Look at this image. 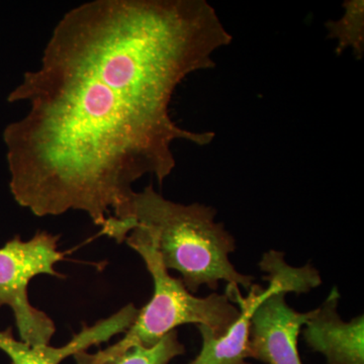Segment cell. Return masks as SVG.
Wrapping results in <instances>:
<instances>
[{
    "instance_id": "cell-1",
    "label": "cell",
    "mask_w": 364,
    "mask_h": 364,
    "mask_svg": "<svg viewBox=\"0 0 364 364\" xmlns=\"http://www.w3.org/2000/svg\"><path fill=\"white\" fill-rule=\"evenodd\" d=\"M232 39L205 0H93L64 14L7 97L28 104L4 132L16 202L37 217L121 220L133 183L152 174L162 184L176 168L174 141L214 140L181 128L170 104Z\"/></svg>"
},
{
    "instance_id": "cell-2",
    "label": "cell",
    "mask_w": 364,
    "mask_h": 364,
    "mask_svg": "<svg viewBox=\"0 0 364 364\" xmlns=\"http://www.w3.org/2000/svg\"><path fill=\"white\" fill-rule=\"evenodd\" d=\"M215 215L210 205L166 200L150 184L134 193L123 220H107L100 234L122 243L136 231L154 247L163 267L181 273L191 294L202 286L215 291L221 280L249 289L253 277L235 269L229 259L236 249L234 237Z\"/></svg>"
},
{
    "instance_id": "cell-3",
    "label": "cell",
    "mask_w": 364,
    "mask_h": 364,
    "mask_svg": "<svg viewBox=\"0 0 364 364\" xmlns=\"http://www.w3.org/2000/svg\"><path fill=\"white\" fill-rule=\"evenodd\" d=\"M124 242L143 258L152 275L154 294L149 303L139 310L138 317L123 339L97 353H76L73 356L76 363L109 364L136 345L154 346L181 325L205 326L220 337L236 322L240 311L226 294L214 293L207 298L193 296L181 279L169 274L156 250L140 234L131 231Z\"/></svg>"
},
{
    "instance_id": "cell-4",
    "label": "cell",
    "mask_w": 364,
    "mask_h": 364,
    "mask_svg": "<svg viewBox=\"0 0 364 364\" xmlns=\"http://www.w3.org/2000/svg\"><path fill=\"white\" fill-rule=\"evenodd\" d=\"M59 239V235L38 232L30 240L16 236L0 247V308L11 309L25 343L49 345L56 332L52 318L30 303L28 289L37 275L65 279L54 268L65 260V253L58 250Z\"/></svg>"
},
{
    "instance_id": "cell-5",
    "label": "cell",
    "mask_w": 364,
    "mask_h": 364,
    "mask_svg": "<svg viewBox=\"0 0 364 364\" xmlns=\"http://www.w3.org/2000/svg\"><path fill=\"white\" fill-rule=\"evenodd\" d=\"M284 253L270 250L259 262L264 277L269 282L267 289L252 284L247 296H242L238 286L228 284L227 298L238 305L240 316L228 331L217 337L205 326H198L202 335L203 347L200 354L188 364H248V340L250 320L258 305L275 291L308 293L322 284L320 273L310 264L301 268L291 267L284 260Z\"/></svg>"
},
{
    "instance_id": "cell-6",
    "label": "cell",
    "mask_w": 364,
    "mask_h": 364,
    "mask_svg": "<svg viewBox=\"0 0 364 364\" xmlns=\"http://www.w3.org/2000/svg\"><path fill=\"white\" fill-rule=\"evenodd\" d=\"M286 291L263 299L250 320L248 358L267 364H301L298 338L314 310L299 313L287 305Z\"/></svg>"
},
{
    "instance_id": "cell-7",
    "label": "cell",
    "mask_w": 364,
    "mask_h": 364,
    "mask_svg": "<svg viewBox=\"0 0 364 364\" xmlns=\"http://www.w3.org/2000/svg\"><path fill=\"white\" fill-rule=\"evenodd\" d=\"M139 310L133 304L105 320L88 327L83 325L81 331L62 347L50 345H30L14 338L13 329L0 331V350L4 352L13 364H60L69 356L87 350L91 346L111 340L116 335L128 331L135 322Z\"/></svg>"
},
{
    "instance_id": "cell-8",
    "label": "cell",
    "mask_w": 364,
    "mask_h": 364,
    "mask_svg": "<svg viewBox=\"0 0 364 364\" xmlns=\"http://www.w3.org/2000/svg\"><path fill=\"white\" fill-rule=\"evenodd\" d=\"M340 294L333 287L303 328L306 344L328 364H364V316L344 322L338 313Z\"/></svg>"
},
{
    "instance_id": "cell-9",
    "label": "cell",
    "mask_w": 364,
    "mask_h": 364,
    "mask_svg": "<svg viewBox=\"0 0 364 364\" xmlns=\"http://www.w3.org/2000/svg\"><path fill=\"white\" fill-rule=\"evenodd\" d=\"M344 14L338 21L326 23L329 37L338 42L337 53L351 48L358 59L364 52V4L363 0H347Z\"/></svg>"
},
{
    "instance_id": "cell-10",
    "label": "cell",
    "mask_w": 364,
    "mask_h": 364,
    "mask_svg": "<svg viewBox=\"0 0 364 364\" xmlns=\"http://www.w3.org/2000/svg\"><path fill=\"white\" fill-rule=\"evenodd\" d=\"M176 330L169 332L152 347L140 345L132 347L109 364H169L172 359L184 353Z\"/></svg>"
}]
</instances>
